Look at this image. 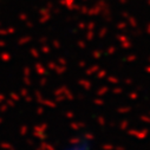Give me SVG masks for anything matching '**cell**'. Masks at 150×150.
Wrapping results in <instances>:
<instances>
[{
  "mask_svg": "<svg viewBox=\"0 0 150 150\" xmlns=\"http://www.w3.org/2000/svg\"><path fill=\"white\" fill-rule=\"evenodd\" d=\"M62 150H91L90 143L86 139H77V141H73L72 143H70L69 145L64 146Z\"/></svg>",
  "mask_w": 150,
  "mask_h": 150,
  "instance_id": "1",
  "label": "cell"
}]
</instances>
